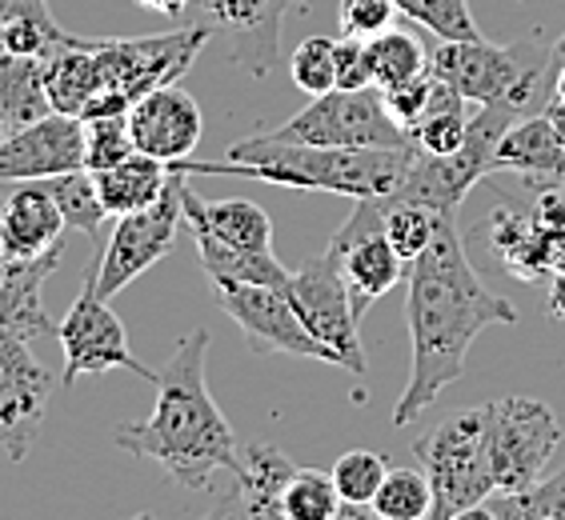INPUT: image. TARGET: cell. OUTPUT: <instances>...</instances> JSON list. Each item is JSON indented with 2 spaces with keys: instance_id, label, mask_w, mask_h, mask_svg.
I'll return each mask as SVG.
<instances>
[{
  "instance_id": "277c9868",
  "label": "cell",
  "mask_w": 565,
  "mask_h": 520,
  "mask_svg": "<svg viewBox=\"0 0 565 520\" xmlns=\"http://www.w3.org/2000/svg\"><path fill=\"white\" fill-rule=\"evenodd\" d=\"M205 44L209 33L196 24H181L173 33L157 36H129V41L125 36H88L97 88H93V100L81 120L129 112L152 88L177 85L193 68Z\"/></svg>"
},
{
  "instance_id": "e0dca14e",
  "label": "cell",
  "mask_w": 565,
  "mask_h": 520,
  "mask_svg": "<svg viewBox=\"0 0 565 520\" xmlns=\"http://www.w3.org/2000/svg\"><path fill=\"white\" fill-rule=\"evenodd\" d=\"M129 132L137 152H149L164 164L185 161L201 141V105L177 85L152 88L129 109Z\"/></svg>"
},
{
  "instance_id": "d4e9b609",
  "label": "cell",
  "mask_w": 565,
  "mask_h": 520,
  "mask_svg": "<svg viewBox=\"0 0 565 520\" xmlns=\"http://www.w3.org/2000/svg\"><path fill=\"white\" fill-rule=\"evenodd\" d=\"M193 240L201 269L213 284H277V289L289 284V269L273 257V249H237L205 228H193Z\"/></svg>"
},
{
  "instance_id": "9a60e30c",
  "label": "cell",
  "mask_w": 565,
  "mask_h": 520,
  "mask_svg": "<svg viewBox=\"0 0 565 520\" xmlns=\"http://www.w3.org/2000/svg\"><path fill=\"white\" fill-rule=\"evenodd\" d=\"M341 257V277L349 284V301L358 321L370 313L381 296L397 289L409 272V260L393 249L385 228H381V205L377 201H358L345 225L329 240Z\"/></svg>"
},
{
  "instance_id": "d590c367",
  "label": "cell",
  "mask_w": 565,
  "mask_h": 520,
  "mask_svg": "<svg viewBox=\"0 0 565 520\" xmlns=\"http://www.w3.org/2000/svg\"><path fill=\"white\" fill-rule=\"evenodd\" d=\"M397 9H402V17L429 29L437 41H481L469 0H397Z\"/></svg>"
},
{
  "instance_id": "ee69618b",
  "label": "cell",
  "mask_w": 565,
  "mask_h": 520,
  "mask_svg": "<svg viewBox=\"0 0 565 520\" xmlns=\"http://www.w3.org/2000/svg\"><path fill=\"white\" fill-rule=\"evenodd\" d=\"M554 97H557V100H565V61L554 68Z\"/></svg>"
},
{
  "instance_id": "7402d4cb",
  "label": "cell",
  "mask_w": 565,
  "mask_h": 520,
  "mask_svg": "<svg viewBox=\"0 0 565 520\" xmlns=\"http://www.w3.org/2000/svg\"><path fill=\"white\" fill-rule=\"evenodd\" d=\"M185 220L189 228H205L225 245L237 249H273V220L262 205L245 196H225V201H201L185 181Z\"/></svg>"
},
{
  "instance_id": "4fadbf2b",
  "label": "cell",
  "mask_w": 565,
  "mask_h": 520,
  "mask_svg": "<svg viewBox=\"0 0 565 520\" xmlns=\"http://www.w3.org/2000/svg\"><path fill=\"white\" fill-rule=\"evenodd\" d=\"M213 301L257 357H309L338 365V357L301 325L294 301L277 284H213Z\"/></svg>"
},
{
  "instance_id": "ffe728a7",
  "label": "cell",
  "mask_w": 565,
  "mask_h": 520,
  "mask_svg": "<svg viewBox=\"0 0 565 520\" xmlns=\"http://www.w3.org/2000/svg\"><path fill=\"white\" fill-rule=\"evenodd\" d=\"M297 465L277 445H245L237 448V461L228 468L233 488L225 497V509H241L257 520H285L281 497L294 480Z\"/></svg>"
},
{
  "instance_id": "8fae6325",
  "label": "cell",
  "mask_w": 565,
  "mask_h": 520,
  "mask_svg": "<svg viewBox=\"0 0 565 520\" xmlns=\"http://www.w3.org/2000/svg\"><path fill=\"white\" fill-rule=\"evenodd\" d=\"M562 445L554 409L533 397L490 401V468L498 492H525L537 485Z\"/></svg>"
},
{
  "instance_id": "ba28073f",
  "label": "cell",
  "mask_w": 565,
  "mask_h": 520,
  "mask_svg": "<svg viewBox=\"0 0 565 520\" xmlns=\"http://www.w3.org/2000/svg\"><path fill=\"white\" fill-rule=\"evenodd\" d=\"M56 340H61V353H65L61 389H73L81 377H100V372H113V369H129L141 380L157 384V369H149V365H141V360L132 357L129 333L120 325V316L97 293V257L88 260L81 293H76L65 321L56 325Z\"/></svg>"
},
{
  "instance_id": "9c48e42d",
  "label": "cell",
  "mask_w": 565,
  "mask_h": 520,
  "mask_svg": "<svg viewBox=\"0 0 565 520\" xmlns=\"http://www.w3.org/2000/svg\"><path fill=\"white\" fill-rule=\"evenodd\" d=\"M269 137L326 149H402L405 129L385 112L381 88H329Z\"/></svg>"
},
{
  "instance_id": "6da1fadb",
  "label": "cell",
  "mask_w": 565,
  "mask_h": 520,
  "mask_svg": "<svg viewBox=\"0 0 565 520\" xmlns=\"http://www.w3.org/2000/svg\"><path fill=\"white\" fill-rule=\"evenodd\" d=\"M405 321H409V384L393 409V424L409 429L437 397L466 372L469 345L490 325H513L518 308L498 296L469 264L457 213H446L434 240L417 260H409L405 284Z\"/></svg>"
},
{
  "instance_id": "d6986e66",
  "label": "cell",
  "mask_w": 565,
  "mask_h": 520,
  "mask_svg": "<svg viewBox=\"0 0 565 520\" xmlns=\"http://www.w3.org/2000/svg\"><path fill=\"white\" fill-rule=\"evenodd\" d=\"M493 173H522L533 188L562 185L565 188V141L550 124L542 109L525 112L505 129L493 152Z\"/></svg>"
},
{
  "instance_id": "4dcf8cb0",
  "label": "cell",
  "mask_w": 565,
  "mask_h": 520,
  "mask_svg": "<svg viewBox=\"0 0 565 520\" xmlns=\"http://www.w3.org/2000/svg\"><path fill=\"white\" fill-rule=\"evenodd\" d=\"M370 73H373V88H393L402 85V80H414V76L429 73V53H425L414 33L385 29V33L370 41Z\"/></svg>"
},
{
  "instance_id": "d6a6232c",
  "label": "cell",
  "mask_w": 565,
  "mask_h": 520,
  "mask_svg": "<svg viewBox=\"0 0 565 520\" xmlns=\"http://www.w3.org/2000/svg\"><path fill=\"white\" fill-rule=\"evenodd\" d=\"M381 205V228H385V237L405 260H417L425 252V245L434 240L437 225L446 213H437L429 205H417V201H402V196H385L377 201Z\"/></svg>"
},
{
  "instance_id": "f6af8a7d",
  "label": "cell",
  "mask_w": 565,
  "mask_h": 520,
  "mask_svg": "<svg viewBox=\"0 0 565 520\" xmlns=\"http://www.w3.org/2000/svg\"><path fill=\"white\" fill-rule=\"evenodd\" d=\"M562 61H565V36H562V41H557L554 53H550V68H557V65H562Z\"/></svg>"
},
{
  "instance_id": "8992f818",
  "label": "cell",
  "mask_w": 565,
  "mask_h": 520,
  "mask_svg": "<svg viewBox=\"0 0 565 520\" xmlns=\"http://www.w3.org/2000/svg\"><path fill=\"white\" fill-rule=\"evenodd\" d=\"M429 73L473 105L510 100L530 112L533 105H542V97H554L550 93L554 88L550 56L542 65H530L518 48H501L486 36L481 41H437V48L429 53Z\"/></svg>"
},
{
  "instance_id": "8d00e7d4",
  "label": "cell",
  "mask_w": 565,
  "mask_h": 520,
  "mask_svg": "<svg viewBox=\"0 0 565 520\" xmlns=\"http://www.w3.org/2000/svg\"><path fill=\"white\" fill-rule=\"evenodd\" d=\"M289 80L309 97H321L338 88V41L329 36H309L289 53Z\"/></svg>"
},
{
  "instance_id": "74e56055",
  "label": "cell",
  "mask_w": 565,
  "mask_h": 520,
  "mask_svg": "<svg viewBox=\"0 0 565 520\" xmlns=\"http://www.w3.org/2000/svg\"><path fill=\"white\" fill-rule=\"evenodd\" d=\"M132 152H137V144H132L129 132V112L85 120V169L100 173V169H113V164L132 156Z\"/></svg>"
},
{
  "instance_id": "484cf974",
  "label": "cell",
  "mask_w": 565,
  "mask_h": 520,
  "mask_svg": "<svg viewBox=\"0 0 565 520\" xmlns=\"http://www.w3.org/2000/svg\"><path fill=\"white\" fill-rule=\"evenodd\" d=\"M44 112H53L44 88V61L0 48V117L9 120V129H21Z\"/></svg>"
},
{
  "instance_id": "7c38bea8",
  "label": "cell",
  "mask_w": 565,
  "mask_h": 520,
  "mask_svg": "<svg viewBox=\"0 0 565 520\" xmlns=\"http://www.w3.org/2000/svg\"><path fill=\"white\" fill-rule=\"evenodd\" d=\"M297 9L305 0H189L177 24L205 29L209 41H221L245 73L262 80L281 65L285 17Z\"/></svg>"
},
{
  "instance_id": "cb8c5ba5",
  "label": "cell",
  "mask_w": 565,
  "mask_h": 520,
  "mask_svg": "<svg viewBox=\"0 0 565 520\" xmlns=\"http://www.w3.org/2000/svg\"><path fill=\"white\" fill-rule=\"evenodd\" d=\"M93 176H97V193L105 201V208H109V217H125V213L149 208L169 188L173 164L157 161L149 152H132V156H125L113 169H100Z\"/></svg>"
},
{
  "instance_id": "7a4b0ae2",
  "label": "cell",
  "mask_w": 565,
  "mask_h": 520,
  "mask_svg": "<svg viewBox=\"0 0 565 520\" xmlns=\"http://www.w3.org/2000/svg\"><path fill=\"white\" fill-rule=\"evenodd\" d=\"M205 357L209 328H193L157 372V404L149 416L113 433L125 453L161 465L189 492H213V477L233 468L241 448L205 384Z\"/></svg>"
},
{
  "instance_id": "836d02e7",
  "label": "cell",
  "mask_w": 565,
  "mask_h": 520,
  "mask_svg": "<svg viewBox=\"0 0 565 520\" xmlns=\"http://www.w3.org/2000/svg\"><path fill=\"white\" fill-rule=\"evenodd\" d=\"M281 509L285 520H338L345 500H341L338 485H333V473L297 465L294 480L285 485Z\"/></svg>"
},
{
  "instance_id": "b9f144b4",
  "label": "cell",
  "mask_w": 565,
  "mask_h": 520,
  "mask_svg": "<svg viewBox=\"0 0 565 520\" xmlns=\"http://www.w3.org/2000/svg\"><path fill=\"white\" fill-rule=\"evenodd\" d=\"M132 4L145 12H157V17H173V21H181V12H185L189 0H132Z\"/></svg>"
},
{
  "instance_id": "2e32d148",
  "label": "cell",
  "mask_w": 565,
  "mask_h": 520,
  "mask_svg": "<svg viewBox=\"0 0 565 520\" xmlns=\"http://www.w3.org/2000/svg\"><path fill=\"white\" fill-rule=\"evenodd\" d=\"M85 169V120L73 112H44L0 141V181H44Z\"/></svg>"
},
{
  "instance_id": "f546056e",
  "label": "cell",
  "mask_w": 565,
  "mask_h": 520,
  "mask_svg": "<svg viewBox=\"0 0 565 520\" xmlns=\"http://www.w3.org/2000/svg\"><path fill=\"white\" fill-rule=\"evenodd\" d=\"M469 517H490V520H565V468L557 477L537 480L525 492H493L481 500Z\"/></svg>"
},
{
  "instance_id": "f1b7e54d",
  "label": "cell",
  "mask_w": 565,
  "mask_h": 520,
  "mask_svg": "<svg viewBox=\"0 0 565 520\" xmlns=\"http://www.w3.org/2000/svg\"><path fill=\"white\" fill-rule=\"evenodd\" d=\"M44 188H49L53 201L61 205L68 228H76V232H85V237H93V240L100 237V228L109 220V208H105V201H100V193H97L93 169H73V173H61V176H44Z\"/></svg>"
},
{
  "instance_id": "83f0119b",
  "label": "cell",
  "mask_w": 565,
  "mask_h": 520,
  "mask_svg": "<svg viewBox=\"0 0 565 520\" xmlns=\"http://www.w3.org/2000/svg\"><path fill=\"white\" fill-rule=\"evenodd\" d=\"M469 117H473V112H469V100L437 80L434 97H429V105L422 109V117L405 129V137H409L414 149L434 152V156H449V152H457L461 141H466Z\"/></svg>"
},
{
  "instance_id": "ab89813d",
  "label": "cell",
  "mask_w": 565,
  "mask_h": 520,
  "mask_svg": "<svg viewBox=\"0 0 565 520\" xmlns=\"http://www.w3.org/2000/svg\"><path fill=\"white\" fill-rule=\"evenodd\" d=\"M434 73H422L414 76V80H402V85L393 88H381V100H385V112H390L402 129H409L417 117H422V109L429 105V97H434Z\"/></svg>"
},
{
  "instance_id": "7bdbcfd3",
  "label": "cell",
  "mask_w": 565,
  "mask_h": 520,
  "mask_svg": "<svg viewBox=\"0 0 565 520\" xmlns=\"http://www.w3.org/2000/svg\"><path fill=\"white\" fill-rule=\"evenodd\" d=\"M550 313L557 321H565V272H554V284H550Z\"/></svg>"
},
{
  "instance_id": "44dd1931",
  "label": "cell",
  "mask_w": 565,
  "mask_h": 520,
  "mask_svg": "<svg viewBox=\"0 0 565 520\" xmlns=\"http://www.w3.org/2000/svg\"><path fill=\"white\" fill-rule=\"evenodd\" d=\"M65 249L49 252V257H36V260H21V257H9V252H0V325H9L12 333L29 336H56V325L49 321L44 313V301H41V289L44 281L56 272Z\"/></svg>"
},
{
  "instance_id": "3957f363",
  "label": "cell",
  "mask_w": 565,
  "mask_h": 520,
  "mask_svg": "<svg viewBox=\"0 0 565 520\" xmlns=\"http://www.w3.org/2000/svg\"><path fill=\"white\" fill-rule=\"evenodd\" d=\"M417 149H326V144L277 141L269 132L245 137L228 149L225 161H177L185 176H245L265 185L305 188V193H338L349 201H385L402 185Z\"/></svg>"
},
{
  "instance_id": "4316f807",
  "label": "cell",
  "mask_w": 565,
  "mask_h": 520,
  "mask_svg": "<svg viewBox=\"0 0 565 520\" xmlns=\"http://www.w3.org/2000/svg\"><path fill=\"white\" fill-rule=\"evenodd\" d=\"M68 36L49 12V0H0V48L44 61Z\"/></svg>"
},
{
  "instance_id": "1f68e13d",
  "label": "cell",
  "mask_w": 565,
  "mask_h": 520,
  "mask_svg": "<svg viewBox=\"0 0 565 520\" xmlns=\"http://www.w3.org/2000/svg\"><path fill=\"white\" fill-rule=\"evenodd\" d=\"M381 520H425L434 517V485L425 477L422 465L390 468L381 480L377 497L370 505Z\"/></svg>"
},
{
  "instance_id": "603a6c76",
  "label": "cell",
  "mask_w": 565,
  "mask_h": 520,
  "mask_svg": "<svg viewBox=\"0 0 565 520\" xmlns=\"http://www.w3.org/2000/svg\"><path fill=\"white\" fill-rule=\"evenodd\" d=\"M490 240L493 249H498L501 264H505V272H513V277L542 281L545 272H554V237L533 220V213L498 208Z\"/></svg>"
},
{
  "instance_id": "52a82bcc",
  "label": "cell",
  "mask_w": 565,
  "mask_h": 520,
  "mask_svg": "<svg viewBox=\"0 0 565 520\" xmlns=\"http://www.w3.org/2000/svg\"><path fill=\"white\" fill-rule=\"evenodd\" d=\"M185 181L189 176L173 164L169 188L149 208L117 217L105 249L97 252V293L105 301H113L120 289H129L141 272H149L157 260L173 252L181 220H185Z\"/></svg>"
},
{
  "instance_id": "e575fe53",
  "label": "cell",
  "mask_w": 565,
  "mask_h": 520,
  "mask_svg": "<svg viewBox=\"0 0 565 520\" xmlns=\"http://www.w3.org/2000/svg\"><path fill=\"white\" fill-rule=\"evenodd\" d=\"M385 473H390L385 456L370 453V448H349V453H341L338 465H333V485H338L341 500H345L341 517L361 512L365 505H373Z\"/></svg>"
},
{
  "instance_id": "5bb4252c",
  "label": "cell",
  "mask_w": 565,
  "mask_h": 520,
  "mask_svg": "<svg viewBox=\"0 0 565 520\" xmlns=\"http://www.w3.org/2000/svg\"><path fill=\"white\" fill-rule=\"evenodd\" d=\"M61 380L29 348V336L0 325V445L9 461H24L36 445L44 412Z\"/></svg>"
},
{
  "instance_id": "60d3db41",
  "label": "cell",
  "mask_w": 565,
  "mask_h": 520,
  "mask_svg": "<svg viewBox=\"0 0 565 520\" xmlns=\"http://www.w3.org/2000/svg\"><path fill=\"white\" fill-rule=\"evenodd\" d=\"M338 88H373L370 41H358V36L338 41Z\"/></svg>"
},
{
  "instance_id": "5b68a950",
  "label": "cell",
  "mask_w": 565,
  "mask_h": 520,
  "mask_svg": "<svg viewBox=\"0 0 565 520\" xmlns=\"http://www.w3.org/2000/svg\"><path fill=\"white\" fill-rule=\"evenodd\" d=\"M414 456L434 485V520L469 517L498 492L490 468V404L449 412L417 436Z\"/></svg>"
},
{
  "instance_id": "f35d334b",
  "label": "cell",
  "mask_w": 565,
  "mask_h": 520,
  "mask_svg": "<svg viewBox=\"0 0 565 520\" xmlns=\"http://www.w3.org/2000/svg\"><path fill=\"white\" fill-rule=\"evenodd\" d=\"M402 17L397 0H341V36H358V41H373L385 29H393V21Z\"/></svg>"
},
{
  "instance_id": "ac0fdd59",
  "label": "cell",
  "mask_w": 565,
  "mask_h": 520,
  "mask_svg": "<svg viewBox=\"0 0 565 520\" xmlns=\"http://www.w3.org/2000/svg\"><path fill=\"white\" fill-rule=\"evenodd\" d=\"M65 213L44 181H17L9 201L0 205V252L21 260L49 257L65 249Z\"/></svg>"
},
{
  "instance_id": "30bf717a",
  "label": "cell",
  "mask_w": 565,
  "mask_h": 520,
  "mask_svg": "<svg viewBox=\"0 0 565 520\" xmlns=\"http://www.w3.org/2000/svg\"><path fill=\"white\" fill-rule=\"evenodd\" d=\"M285 296L294 301L301 325L338 357V369H349L353 377H365L370 360L358 336V313L349 301V284L341 277V257L333 245L309 257L297 272H289Z\"/></svg>"
}]
</instances>
